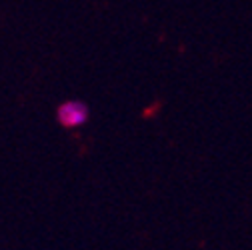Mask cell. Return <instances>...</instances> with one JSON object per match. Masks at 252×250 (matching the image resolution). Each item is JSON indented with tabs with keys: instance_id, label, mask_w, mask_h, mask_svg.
I'll use <instances>...</instances> for the list:
<instances>
[{
	"instance_id": "obj_1",
	"label": "cell",
	"mask_w": 252,
	"mask_h": 250,
	"mask_svg": "<svg viewBox=\"0 0 252 250\" xmlns=\"http://www.w3.org/2000/svg\"><path fill=\"white\" fill-rule=\"evenodd\" d=\"M88 118V108L84 102H78V100H68L64 104L58 106V122L62 126H80L84 124Z\"/></svg>"
}]
</instances>
